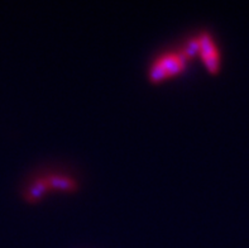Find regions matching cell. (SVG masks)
I'll return each mask as SVG.
<instances>
[{
	"mask_svg": "<svg viewBox=\"0 0 249 248\" xmlns=\"http://www.w3.org/2000/svg\"><path fill=\"white\" fill-rule=\"evenodd\" d=\"M187 57L182 54V52H177V54H166L161 57V58H158V60L161 61V63L166 69V74L170 75V74H174L176 71L181 69L183 66V63L186 61Z\"/></svg>",
	"mask_w": 249,
	"mask_h": 248,
	"instance_id": "obj_1",
	"label": "cell"
},
{
	"mask_svg": "<svg viewBox=\"0 0 249 248\" xmlns=\"http://www.w3.org/2000/svg\"><path fill=\"white\" fill-rule=\"evenodd\" d=\"M44 179L47 181L48 186H54V188H61V189H75L76 188V181L72 177L69 176H62V175H51L44 176Z\"/></svg>",
	"mask_w": 249,
	"mask_h": 248,
	"instance_id": "obj_2",
	"label": "cell"
},
{
	"mask_svg": "<svg viewBox=\"0 0 249 248\" xmlns=\"http://www.w3.org/2000/svg\"><path fill=\"white\" fill-rule=\"evenodd\" d=\"M200 52H201V56L204 57L209 69L212 71H216L219 67V51L215 43L206 48H202L200 50Z\"/></svg>",
	"mask_w": 249,
	"mask_h": 248,
	"instance_id": "obj_3",
	"label": "cell"
},
{
	"mask_svg": "<svg viewBox=\"0 0 249 248\" xmlns=\"http://www.w3.org/2000/svg\"><path fill=\"white\" fill-rule=\"evenodd\" d=\"M47 188H50V186H48L46 179H44V177H39V179L28 189V191L25 194V198L28 199V200H35V199L39 198L42 195V192H43Z\"/></svg>",
	"mask_w": 249,
	"mask_h": 248,
	"instance_id": "obj_4",
	"label": "cell"
},
{
	"mask_svg": "<svg viewBox=\"0 0 249 248\" xmlns=\"http://www.w3.org/2000/svg\"><path fill=\"white\" fill-rule=\"evenodd\" d=\"M167 75L166 74V69L161 63V61L157 60L151 67V71H149V79L153 80V81H157V80L162 79L164 76Z\"/></svg>",
	"mask_w": 249,
	"mask_h": 248,
	"instance_id": "obj_5",
	"label": "cell"
},
{
	"mask_svg": "<svg viewBox=\"0 0 249 248\" xmlns=\"http://www.w3.org/2000/svg\"><path fill=\"white\" fill-rule=\"evenodd\" d=\"M200 51V39L199 37H195V38H191L189 42L186 43V46L183 47V50L181 51L183 55L186 57L193 56L195 52Z\"/></svg>",
	"mask_w": 249,
	"mask_h": 248,
	"instance_id": "obj_6",
	"label": "cell"
}]
</instances>
